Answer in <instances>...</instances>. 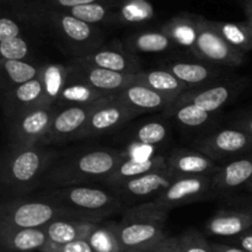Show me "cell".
<instances>
[{
  "instance_id": "836d02e7",
  "label": "cell",
  "mask_w": 252,
  "mask_h": 252,
  "mask_svg": "<svg viewBox=\"0 0 252 252\" xmlns=\"http://www.w3.org/2000/svg\"><path fill=\"white\" fill-rule=\"evenodd\" d=\"M170 138V128L162 121H148L132 130L127 139L133 144L154 148L161 145Z\"/></svg>"
},
{
  "instance_id": "ac0fdd59",
  "label": "cell",
  "mask_w": 252,
  "mask_h": 252,
  "mask_svg": "<svg viewBox=\"0 0 252 252\" xmlns=\"http://www.w3.org/2000/svg\"><path fill=\"white\" fill-rule=\"evenodd\" d=\"M167 169L176 177L216 175L220 165L197 150L175 148L166 155Z\"/></svg>"
},
{
  "instance_id": "6da1fadb",
  "label": "cell",
  "mask_w": 252,
  "mask_h": 252,
  "mask_svg": "<svg viewBox=\"0 0 252 252\" xmlns=\"http://www.w3.org/2000/svg\"><path fill=\"white\" fill-rule=\"evenodd\" d=\"M126 159L125 150L96 147L59 154L42 182L46 189L103 184Z\"/></svg>"
},
{
  "instance_id": "f35d334b",
  "label": "cell",
  "mask_w": 252,
  "mask_h": 252,
  "mask_svg": "<svg viewBox=\"0 0 252 252\" xmlns=\"http://www.w3.org/2000/svg\"><path fill=\"white\" fill-rule=\"evenodd\" d=\"M181 252H214L206 236L194 229H189L179 236Z\"/></svg>"
},
{
  "instance_id": "7bdbcfd3",
  "label": "cell",
  "mask_w": 252,
  "mask_h": 252,
  "mask_svg": "<svg viewBox=\"0 0 252 252\" xmlns=\"http://www.w3.org/2000/svg\"><path fill=\"white\" fill-rule=\"evenodd\" d=\"M139 252H181L179 236H165L160 241Z\"/></svg>"
},
{
  "instance_id": "1f68e13d",
  "label": "cell",
  "mask_w": 252,
  "mask_h": 252,
  "mask_svg": "<svg viewBox=\"0 0 252 252\" xmlns=\"http://www.w3.org/2000/svg\"><path fill=\"white\" fill-rule=\"evenodd\" d=\"M46 103L56 106L68 80V65L61 63L43 64L41 73Z\"/></svg>"
},
{
  "instance_id": "484cf974",
  "label": "cell",
  "mask_w": 252,
  "mask_h": 252,
  "mask_svg": "<svg viewBox=\"0 0 252 252\" xmlns=\"http://www.w3.org/2000/svg\"><path fill=\"white\" fill-rule=\"evenodd\" d=\"M160 30L171 39L175 47H181L192 53L198 36V15H176Z\"/></svg>"
},
{
  "instance_id": "30bf717a",
  "label": "cell",
  "mask_w": 252,
  "mask_h": 252,
  "mask_svg": "<svg viewBox=\"0 0 252 252\" xmlns=\"http://www.w3.org/2000/svg\"><path fill=\"white\" fill-rule=\"evenodd\" d=\"M57 106L41 105L7 121L10 143L42 144L53 122Z\"/></svg>"
},
{
  "instance_id": "4316f807",
  "label": "cell",
  "mask_w": 252,
  "mask_h": 252,
  "mask_svg": "<svg viewBox=\"0 0 252 252\" xmlns=\"http://www.w3.org/2000/svg\"><path fill=\"white\" fill-rule=\"evenodd\" d=\"M123 47L130 53H164L175 47L171 39L161 31H139L126 37Z\"/></svg>"
},
{
  "instance_id": "e575fe53",
  "label": "cell",
  "mask_w": 252,
  "mask_h": 252,
  "mask_svg": "<svg viewBox=\"0 0 252 252\" xmlns=\"http://www.w3.org/2000/svg\"><path fill=\"white\" fill-rule=\"evenodd\" d=\"M154 16V6L149 0H122L116 10V22L123 25H142Z\"/></svg>"
},
{
  "instance_id": "d590c367",
  "label": "cell",
  "mask_w": 252,
  "mask_h": 252,
  "mask_svg": "<svg viewBox=\"0 0 252 252\" xmlns=\"http://www.w3.org/2000/svg\"><path fill=\"white\" fill-rule=\"evenodd\" d=\"M115 4L112 2H94V4L81 5L64 10L71 16L96 26L100 24H111L116 22V11H113Z\"/></svg>"
},
{
  "instance_id": "8992f818",
  "label": "cell",
  "mask_w": 252,
  "mask_h": 252,
  "mask_svg": "<svg viewBox=\"0 0 252 252\" xmlns=\"http://www.w3.org/2000/svg\"><path fill=\"white\" fill-rule=\"evenodd\" d=\"M33 15L36 19L42 20L52 27L73 58L90 53L103 46V34L98 27L81 21L64 10L38 7Z\"/></svg>"
},
{
  "instance_id": "5bb4252c",
  "label": "cell",
  "mask_w": 252,
  "mask_h": 252,
  "mask_svg": "<svg viewBox=\"0 0 252 252\" xmlns=\"http://www.w3.org/2000/svg\"><path fill=\"white\" fill-rule=\"evenodd\" d=\"M66 65H68V75L70 78L83 81L86 85L106 95H118L125 89L135 83V75L133 74L106 70V69L83 63L75 58L71 59L70 63Z\"/></svg>"
},
{
  "instance_id": "ffe728a7",
  "label": "cell",
  "mask_w": 252,
  "mask_h": 252,
  "mask_svg": "<svg viewBox=\"0 0 252 252\" xmlns=\"http://www.w3.org/2000/svg\"><path fill=\"white\" fill-rule=\"evenodd\" d=\"M164 69L174 74L180 81L189 86V89H196L207 84L214 83L221 78V69L219 65L201 61H182L175 59L164 64Z\"/></svg>"
},
{
  "instance_id": "52a82bcc",
  "label": "cell",
  "mask_w": 252,
  "mask_h": 252,
  "mask_svg": "<svg viewBox=\"0 0 252 252\" xmlns=\"http://www.w3.org/2000/svg\"><path fill=\"white\" fill-rule=\"evenodd\" d=\"M194 150L211 158L221 166L252 152V137L236 127L214 130L193 143Z\"/></svg>"
},
{
  "instance_id": "4dcf8cb0",
  "label": "cell",
  "mask_w": 252,
  "mask_h": 252,
  "mask_svg": "<svg viewBox=\"0 0 252 252\" xmlns=\"http://www.w3.org/2000/svg\"><path fill=\"white\" fill-rule=\"evenodd\" d=\"M212 24L233 48L244 54L252 51V27L248 21H212Z\"/></svg>"
},
{
  "instance_id": "f1b7e54d",
  "label": "cell",
  "mask_w": 252,
  "mask_h": 252,
  "mask_svg": "<svg viewBox=\"0 0 252 252\" xmlns=\"http://www.w3.org/2000/svg\"><path fill=\"white\" fill-rule=\"evenodd\" d=\"M0 68H1V88L4 91L39 78L43 64H37L31 61L0 59Z\"/></svg>"
},
{
  "instance_id": "c3c4849f",
  "label": "cell",
  "mask_w": 252,
  "mask_h": 252,
  "mask_svg": "<svg viewBox=\"0 0 252 252\" xmlns=\"http://www.w3.org/2000/svg\"><path fill=\"white\" fill-rule=\"evenodd\" d=\"M246 189H248L249 192H252V181L250 182V185H249V186L246 187Z\"/></svg>"
},
{
  "instance_id": "4fadbf2b",
  "label": "cell",
  "mask_w": 252,
  "mask_h": 252,
  "mask_svg": "<svg viewBox=\"0 0 252 252\" xmlns=\"http://www.w3.org/2000/svg\"><path fill=\"white\" fill-rule=\"evenodd\" d=\"M94 105L57 107L53 122L42 144L47 147L84 139L86 126Z\"/></svg>"
},
{
  "instance_id": "5b68a950",
  "label": "cell",
  "mask_w": 252,
  "mask_h": 252,
  "mask_svg": "<svg viewBox=\"0 0 252 252\" xmlns=\"http://www.w3.org/2000/svg\"><path fill=\"white\" fill-rule=\"evenodd\" d=\"M59 219L79 218L43 192L4 199L0 207V228L43 229Z\"/></svg>"
},
{
  "instance_id": "7dc6e473",
  "label": "cell",
  "mask_w": 252,
  "mask_h": 252,
  "mask_svg": "<svg viewBox=\"0 0 252 252\" xmlns=\"http://www.w3.org/2000/svg\"><path fill=\"white\" fill-rule=\"evenodd\" d=\"M243 6L246 15V21L252 27V0H243Z\"/></svg>"
},
{
  "instance_id": "44dd1931",
  "label": "cell",
  "mask_w": 252,
  "mask_h": 252,
  "mask_svg": "<svg viewBox=\"0 0 252 252\" xmlns=\"http://www.w3.org/2000/svg\"><path fill=\"white\" fill-rule=\"evenodd\" d=\"M252 181V152L244 157L238 158L228 164L221 165L220 170L214 175L213 189L214 196L245 189Z\"/></svg>"
},
{
  "instance_id": "8fae6325",
  "label": "cell",
  "mask_w": 252,
  "mask_h": 252,
  "mask_svg": "<svg viewBox=\"0 0 252 252\" xmlns=\"http://www.w3.org/2000/svg\"><path fill=\"white\" fill-rule=\"evenodd\" d=\"M140 116L122 102L117 95L94 103L84 138H97L116 132L133 118Z\"/></svg>"
},
{
  "instance_id": "3957f363",
  "label": "cell",
  "mask_w": 252,
  "mask_h": 252,
  "mask_svg": "<svg viewBox=\"0 0 252 252\" xmlns=\"http://www.w3.org/2000/svg\"><path fill=\"white\" fill-rule=\"evenodd\" d=\"M43 193L76 218L93 221H103L125 206V199L107 186H69L44 189Z\"/></svg>"
},
{
  "instance_id": "8d00e7d4",
  "label": "cell",
  "mask_w": 252,
  "mask_h": 252,
  "mask_svg": "<svg viewBox=\"0 0 252 252\" xmlns=\"http://www.w3.org/2000/svg\"><path fill=\"white\" fill-rule=\"evenodd\" d=\"M86 240L95 252H123L116 229V221H101Z\"/></svg>"
},
{
  "instance_id": "cb8c5ba5",
  "label": "cell",
  "mask_w": 252,
  "mask_h": 252,
  "mask_svg": "<svg viewBox=\"0 0 252 252\" xmlns=\"http://www.w3.org/2000/svg\"><path fill=\"white\" fill-rule=\"evenodd\" d=\"M48 243L43 229L0 228V244L4 252L41 251Z\"/></svg>"
},
{
  "instance_id": "9c48e42d",
  "label": "cell",
  "mask_w": 252,
  "mask_h": 252,
  "mask_svg": "<svg viewBox=\"0 0 252 252\" xmlns=\"http://www.w3.org/2000/svg\"><path fill=\"white\" fill-rule=\"evenodd\" d=\"M248 85L246 79H219L214 83L182 94L176 102L193 103L207 112L216 113L238 98Z\"/></svg>"
},
{
  "instance_id": "277c9868",
  "label": "cell",
  "mask_w": 252,
  "mask_h": 252,
  "mask_svg": "<svg viewBox=\"0 0 252 252\" xmlns=\"http://www.w3.org/2000/svg\"><path fill=\"white\" fill-rule=\"evenodd\" d=\"M170 211L154 201L128 208L116 223L123 252H139L164 239V226Z\"/></svg>"
},
{
  "instance_id": "83f0119b",
  "label": "cell",
  "mask_w": 252,
  "mask_h": 252,
  "mask_svg": "<svg viewBox=\"0 0 252 252\" xmlns=\"http://www.w3.org/2000/svg\"><path fill=\"white\" fill-rule=\"evenodd\" d=\"M135 83L143 84L158 93L175 98H179L182 94L191 90L174 74L164 68L154 69V70H142L140 73L135 74Z\"/></svg>"
},
{
  "instance_id": "9a60e30c",
  "label": "cell",
  "mask_w": 252,
  "mask_h": 252,
  "mask_svg": "<svg viewBox=\"0 0 252 252\" xmlns=\"http://www.w3.org/2000/svg\"><path fill=\"white\" fill-rule=\"evenodd\" d=\"M75 59L97 68L116 71L123 74H135L143 70L139 58L130 53L123 47L122 43H113L110 46H102L95 51L86 53Z\"/></svg>"
},
{
  "instance_id": "2e32d148",
  "label": "cell",
  "mask_w": 252,
  "mask_h": 252,
  "mask_svg": "<svg viewBox=\"0 0 252 252\" xmlns=\"http://www.w3.org/2000/svg\"><path fill=\"white\" fill-rule=\"evenodd\" d=\"M175 179L176 176L166 166L164 169L157 170V171L149 172L143 176L116 185L112 189L123 199L152 198V201H154L161 192H164L175 181Z\"/></svg>"
},
{
  "instance_id": "d6a6232c",
  "label": "cell",
  "mask_w": 252,
  "mask_h": 252,
  "mask_svg": "<svg viewBox=\"0 0 252 252\" xmlns=\"http://www.w3.org/2000/svg\"><path fill=\"white\" fill-rule=\"evenodd\" d=\"M167 116L175 118L179 125L187 129H198L204 127L213 120L214 113L207 112L193 103L175 102L169 110L165 111Z\"/></svg>"
},
{
  "instance_id": "d4e9b609",
  "label": "cell",
  "mask_w": 252,
  "mask_h": 252,
  "mask_svg": "<svg viewBox=\"0 0 252 252\" xmlns=\"http://www.w3.org/2000/svg\"><path fill=\"white\" fill-rule=\"evenodd\" d=\"M101 221L86 219H59L44 228L48 241L52 244H68L86 240Z\"/></svg>"
},
{
  "instance_id": "7c38bea8",
  "label": "cell",
  "mask_w": 252,
  "mask_h": 252,
  "mask_svg": "<svg viewBox=\"0 0 252 252\" xmlns=\"http://www.w3.org/2000/svg\"><path fill=\"white\" fill-rule=\"evenodd\" d=\"M213 177L214 175L176 177L175 181L154 199V202L162 208L171 211L177 207L213 198L216 197L212 189Z\"/></svg>"
},
{
  "instance_id": "d6986e66",
  "label": "cell",
  "mask_w": 252,
  "mask_h": 252,
  "mask_svg": "<svg viewBox=\"0 0 252 252\" xmlns=\"http://www.w3.org/2000/svg\"><path fill=\"white\" fill-rule=\"evenodd\" d=\"M252 229V206L248 208L219 209L204 224V231L212 236L235 238Z\"/></svg>"
},
{
  "instance_id": "74e56055",
  "label": "cell",
  "mask_w": 252,
  "mask_h": 252,
  "mask_svg": "<svg viewBox=\"0 0 252 252\" xmlns=\"http://www.w3.org/2000/svg\"><path fill=\"white\" fill-rule=\"evenodd\" d=\"M32 48L24 34L11 39L0 41V59L6 61H30Z\"/></svg>"
},
{
  "instance_id": "681fc988",
  "label": "cell",
  "mask_w": 252,
  "mask_h": 252,
  "mask_svg": "<svg viewBox=\"0 0 252 252\" xmlns=\"http://www.w3.org/2000/svg\"><path fill=\"white\" fill-rule=\"evenodd\" d=\"M42 1H43V0H42Z\"/></svg>"
},
{
  "instance_id": "f6af8a7d",
  "label": "cell",
  "mask_w": 252,
  "mask_h": 252,
  "mask_svg": "<svg viewBox=\"0 0 252 252\" xmlns=\"http://www.w3.org/2000/svg\"><path fill=\"white\" fill-rule=\"evenodd\" d=\"M234 239H235V243L238 248L243 249V250L248 252H252V229L245 231L241 235L235 236Z\"/></svg>"
},
{
  "instance_id": "b9f144b4",
  "label": "cell",
  "mask_w": 252,
  "mask_h": 252,
  "mask_svg": "<svg viewBox=\"0 0 252 252\" xmlns=\"http://www.w3.org/2000/svg\"><path fill=\"white\" fill-rule=\"evenodd\" d=\"M94 2H112V0H43L39 7L42 9H56V10H68L71 7L81 6ZM113 4V2H112Z\"/></svg>"
},
{
  "instance_id": "7402d4cb",
  "label": "cell",
  "mask_w": 252,
  "mask_h": 252,
  "mask_svg": "<svg viewBox=\"0 0 252 252\" xmlns=\"http://www.w3.org/2000/svg\"><path fill=\"white\" fill-rule=\"evenodd\" d=\"M117 97L139 115L155 111H166L177 101V98L158 93L139 83L128 86L118 94Z\"/></svg>"
},
{
  "instance_id": "e0dca14e",
  "label": "cell",
  "mask_w": 252,
  "mask_h": 252,
  "mask_svg": "<svg viewBox=\"0 0 252 252\" xmlns=\"http://www.w3.org/2000/svg\"><path fill=\"white\" fill-rule=\"evenodd\" d=\"M41 105H46L41 76L29 83L2 91V107L6 121L12 120L16 116Z\"/></svg>"
},
{
  "instance_id": "f546056e",
  "label": "cell",
  "mask_w": 252,
  "mask_h": 252,
  "mask_svg": "<svg viewBox=\"0 0 252 252\" xmlns=\"http://www.w3.org/2000/svg\"><path fill=\"white\" fill-rule=\"evenodd\" d=\"M110 95L95 90L91 86L86 85L83 81L75 80L68 75L65 86H64L62 95L57 102V107L63 106H89L94 105L102 98L108 97ZM115 96V95H113Z\"/></svg>"
},
{
  "instance_id": "ab89813d",
  "label": "cell",
  "mask_w": 252,
  "mask_h": 252,
  "mask_svg": "<svg viewBox=\"0 0 252 252\" xmlns=\"http://www.w3.org/2000/svg\"><path fill=\"white\" fill-rule=\"evenodd\" d=\"M39 252H95L88 240H78L68 244L47 243Z\"/></svg>"
},
{
  "instance_id": "ee69618b",
  "label": "cell",
  "mask_w": 252,
  "mask_h": 252,
  "mask_svg": "<svg viewBox=\"0 0 252 252\" xmlns=\"http://www.w3.org/2000/svg\"><path fill=\"white\" fill-rule=\"evenodd\" d=\"M231 126L244 130V132L249 133L252 137V111H249V112L241 113V115L236 116L233 120Z\"/></svg>"
},
{
  "instance_id": "603a6c76",
  "label": "cell",
  "mask_w": 252,
  "mask_h": 252,
  "mask_svg": "<svg viewBox=\"0 0 252 252\" xmlns=\"http://www.w3.org/2000/svg\"><path fill=\"white\" fill-rule=\"evenodd\" d=\"M166 155L155 154L147 158H126L112 175L103 182V186L113 187L128 180L143 176L149 172L166 167Z\"/></svg>"
},
{
  "instance_id": "bcb514c9",
  "label": "cell",
  "mask_w": 252,
  "mask_h": 252,
  "mask_svg": "<svg viewBox=\"0 0 252 252\" xmlns=\"http://www.w3.org/2000/svg\"><path fill=\"white\" fill-rule=\"evenodd\" d=\"M214 252H248L238 246L226 245V244H212Z\"/></svg>"
},
{
  "instance_id": "60d3db41",
  "label": "cell",
  "mask_w": 252,
  "mask_h": 252,
  "mask_svg": "<svg viewBox=\"0 0 252 252\" xmlns=\"http://www.w3.org/2000/svg\"><path fill=\"white\" fill-rule=\"evenodd\" d=\"M22 34V27L19 20L14 19L11 15H2L0 19V41L11 39Z\"/></svg>"
},
{
  "instance_id": "ba28073f",
  "label": "cell",
  "mask_w": 252,
  "mask_h": 252,
  "mask_svg": "<svg viewBox=\"0 0 252 252\" xmlns=\"http://www.w3.org/2000/svg\"><path fill=\"white\" fill-rule=\"evenodd\" d=\"M192 54L197 59L226 68L240 66L246 56L233 48L217 31L212 20L203 16H198V36Z\"/></svg>"
},
{
  "instance_id": "7a4b0ae2",
  "label": "cell",
  "mask_w": 252,
  "mask_h": 252,
  "mask_svg": "<svg viewBox=\"0 0 252 252\" xmlns=\"http://www.w3.org/2000/svg\"><path fill=\"white\" fill-rule=\"evenodd\" d=\"M61 153L43 144L10 143L1 160L0 184L4 199L29 196L42 187Z\"/></svg>"
}]
</instances>
